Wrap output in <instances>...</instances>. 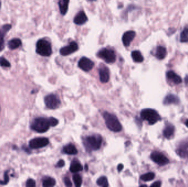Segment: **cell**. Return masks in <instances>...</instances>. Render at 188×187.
Instances as JSON below:
<instances>
[{
	"mask_svg": "<svg viewBox=\"0 0 188 187\" xmlns=\"http://www.w3.org/2000/svg\"><path fill=\"white\" fill-rule=\"evenodd\" d=\"M103 116L106 126L110 130L115 132H118L122 130V126L116 115L106 112L103 114Z\"/></svg>",
	"mask_w": 188,
	"mask_h": 187,
	"instance_id": "1",
	"label": "cell"
},
{
	"mask_svg": "<svg viewBox=\"0 0 188 187\" xmlns=\"http://www.w3.org/2000/svg\"><path fill=\"white\" fill-rule=\"evenodd\" d=\"M102 142V137L99 134H94L86 137L83 141L84 145L88 152L100 149Z\"/></svg>",
	"mask_w": 188,
	"mask_h": 187,
	"instance_id": "2",
	"label": "cell"
},
{
	"mask_svg": "<svg viewBox=\"0 0 188 187\" xmlns=\"http://www.w3.org/2000/svg\"><path fill=\"white\" fill-rule=\"evenodd\" d=\"M140 116L142 120L147 121L148 123L151 125L161 120V118L157 112L150 108L142 110L140 112Z\"/></svg>",
	"mask_w": 188,
	"mask_h": 187,
	"instance_id": "3",
	"label": "cell"
},
{
	"mask_svg": "<svg viewBox=\"0 0 188 187\" xmlns=\"http://www.w3.org/2000/svg\"><path fill=\"white\" fill-rule=\"evenodd\" d=\"M50 126L48 118L40 117L36 118L33 120L31 125V128L38 133H44L48 131Z\"/></svg>",
	"mask_w": 188,
	"mask_h": 187,
	"instance_id": "4",
	"label": "cell"
},
{
	"mask_svg": "<svg viewBox=\"0 0 188 187\" xmlns=\"http://www.w3.org/2000/svg\"><path fill=\"white\" fill-rule=\"evenodd\" d=\"M36 52L41 56H50L52 53L51 43L45 39H40L36 45Z\"/></svg>",
	"mask_w": 188,
	"mask_h": 187,
	"instance_id": "5",
	"label": "cell"
},
{
	"mask_svg": "<svg viewBox=\"0 0 188 187\" xmlns=\"http://www.w3.org/2000/svg\"><path fill=\"white\" fill-rule=\"evenodd\" d=\"M97 56L99 58L103 60L106 63L108 64L114 63L116 62V53L112 49L102 48L98 52Z\"/></svg>",
	"mask_w": 188,
	"mask_h": 187,
	"instance_id": "6",
	"label": "cell"
},
{
	"mask_svg": "<svg viewBox=\"0 0 188 187\" xmlns=\"http://www.w3.org/2000/svg\"><path fill=\"white\" fill-rule=\"evenodd\" d=\"M45 103L46 107L50 109H56L59 108L61 104L58 96L55 94H50L45 97Z\"/></svg>",
	"mask_w": 188,
	"mask_h": 187,
	"instance_id": "7",
	"label": "cell"
},
{
	"mask_svg": "<svg viewBox=\"0 0 188 187\" xmlns=\"http://www.w3.org/2000/svg\"><path fill=\"white\" fill-rule=\"evenodd\" d=\"M151 159L153 162L160 166H164L169 163V160L166 156L159 152H153L151 154Z\"/></svg>",
	"mask_w": 188,
	"mask_h": 187,
	"instance_id": "8",
	"label": "cell"
},
{
	"mask_svg": "<svg viewBox=\"0 0 188 187\" xmlns=\"http://www.w3.org/2000/svg\"><path fill=\"white\" fill-rule=\"evenodd\" d=\"M49 143V140L45 137L35 138L30 140L29 142V147L32 149H40L46 147Z\"/></svg>",
	"mask_w": 188,
	"mask_h": 187,
	"instance_id": "9",
	"label": "cell"
},
{
	"mask_svg": "<svg viewBox=\"0 0 188 187\" xmlns=\"http://www.w3.org/2000/svg\"><path fill=\"white\" fill-rule=\"evenodd\" d=\"M176 152L180 158H188V138L180 142L176 149Z\"/></svg>",
	"mask_w": 188,
	"mask_h": 187,
	"instance_id": "10",
	"label": "cell"
},
{
	"mask_svg": "<svg viewBox=\"0 0 188 187\" xmlns=\"http://www.w3.org/2000/svg\"><path fill=\"white\" fill-rule=\"evenodd\" d=\"M99 73L100 80L101 82L105 83L109 81L110 78V72L108 67H106L104 64H100L99 69Z\"/></svg>",
	"mask_w": 188,
	"mask_h": 187,
	"instance_id": "11",
	"label": "cell"
},
{
	"mask_svg": "<svg viewBox=\"0 0 188 187\" xmlns=\"http://www.w3.org/2000/svg\"><path fill=\"white\" fill-rule=\"evenodd\" d=\"M78 49L79 46L78 43L75 41H72L70 43L69 45L61 48L59 50V53L63 56H66L78 51Z\"/></svg>",
	"mask_w": 188,
	"mask_h": 187,
	"instance_id": "12",
	"label": "cell"
},
{
	"mask_svg": "<svg viewBox=\"0 0 188 187\" xmlns=\"http://www.w3.org/2000/svg\"><path fill=\"white\" fill-rule=\"evenodd\" d=\"M94 63L91 59L83 57L78 62V67L85 72H88L94 68Z\"/></svg>",
	"mask_w": 188,
	"mask_h": 187,
	"instance_id": "13",
	"label": "cell"
},
{
	"mask_svg": "<svg viewBox=\"0 0 188 187\" xmlns=\"http://www.w3.org/2000/svg\"><path fill=\"white\" fill-rule=\"evenodd\" d=\"M136 35V32L134 31L130 30L125 32L122 37V42L124 46L128 47L134 40Z\"/></svg>",
	"mask_w": 188,
	"mask_h": 187,
	"instance_id": "14",
	"label": "cell"
},
{
	"mask_svg": "<svg viewBox=\"0 0 188 187\" xmlns=\"http://www.w3.org/2000/svg\"><path fill=\"white\" fill-rule=\"evenodd\" d=\"M12 28L11 24H5L0 28V51H2L5 47L4 38L6 33Z\"/></svg>",
	"mask_w": 188,
	"mask_h": 187,
	"instance_id": "15",
	"label": "cell"
},
{
	"mask_svg": "<svg viewBox=\"0 0 188 187\" xmlns=\"http://www.w3.org/2000/svg\"><path fill=\"white\" fill-rule=\"evenodd\" d=\"M88 20V18L86 14L84 11H81L75 16L74 19V23L78 25H81L85 24Z\"/></svg>",
	"mask_w": 188,
	"mask_h": 187,
	"instance_id": "16",
	"label": "cell"
},
{
	"mask_svg": "<svg viewBox=\"0 0 188 187\" xmlns=\"http://www.w3.org/2000/svg\"><path fill=\"white\" fill-rule=\"evenodd\" d=\"M166 76L169 80L171 81L175 85H178L182 82V79L181 77L172 70L167 72Z\"/></svg>",
	"mask_w": 188,
	"mask_h": 187,
	"instance_id": "17",
	"label": "cell"
},
{
	"mask_svg": "<svg viewBox=\"0 0 188 187\" xmlns=\"http://www.w3.org/2000/svg\"><path fill=\"white\" fill-rule=\"evenodd\" d=\"M179 103H180V99L179 98V97L173 94H167L164 100V105L178 104H179Z\"/></svg>",
	"mask_w": 188,
	"mask_h": 187,
	"instance_id": "18",
	"label": "cell"
},
{
	"mask_svg": "<svg viewBox=\"0 0 188 187\" xmlns=\"http://www.w3.org/2000/svg\"><path fill=\"white\" fill-rule=\"evenodd\" d=\"M175 126L171 123H167L164 130L163 131V134L165 138L167 139L171 138L175 134Z\"/></svg>",
	"mask_w": 188,
	"mask_h": 187,
	"instance_id": "19",
	"label": "cell"
},
{
	"mask_svg": "<svg viewBox=\"0 0 188 187\" xmlns=\"http://www.w3.org/2000/svg\"><path fill=\"white\" fill-rule=\"evenodd\" d=\"M22 45V41L18 38H14L9 41L8 42V48L11 50H16Z\"/></svg>",
	"mask_w": 188,
	"mask_h": 187,
	"instance_id": "20",
	"label": "cell"
},
{
	"mask_svg": "<svg viewBox=\"0 0 188 187\" xmlns=\"http://www.w3.org/2000/svg\"><path fill=\"white\" fill-rule=\"evenodd\" d=\"M167 55L166 49L164 47L160 46L156 48L155 57L159 60L164 59Z\"/></svg>",
	"mask_w": 188,
	"mask_h": 187,
	"instance_id": "21",
	"label": "cell"
},
{
	"mask_svg": "<svg viewBox=\"0 0 188 187\" xmlns=\"http://www.w3.org/2000/svg\"><path fill=\"white\" fill-rule=\"evenodd\" d=\"M69 3L70 1L67 0H61L58 2L60 12L63 16L65 15L67 12Z\"/></svg>",
	"mask_w": 188,
	"mask_h": 187,
	"instance_id": "22",
	"label": "cell"
},
{
	"mask_svg": "<svg viewBox=\"0 0 188 187\" xmlns=\"http://www.w3.org/2000/svg\"><path fill=\"white\" fill-rule=\"evenodd\" d=\"M82 170L83 166L78 161H73L70 166V171L71 172L77 173L79 171H82Z\"/></svg>",
	"mask_w": 188,
	"mask_h": 187,
	"instance_id": "23",
	"label": "cell"
},
{
	"mask_svg": "<svg viewBox=\"0 0 188 187\" xmlns=\"http://www.w3.org/2000/svg\"><path fill=\"white\" fill-rule=\"evenodd\" d=\"M63 152L68 155H75L78 153L77 148L72 144H69L63 147Z\"/></svg>",
	"mask_w": 188,
	"mask_h": 187,
	"instance_id": "24",
	"label": "cell"
},
{
	"mask_svg": "<svg viewBox=\"0 0 188 187\" xmlns=\"http://www.w3.org/2000/svg\"><path fill=\"white\" fill-rule=\"evenodd\" d=\"M132 57L133 61L136 63H142L144 61V57L140 51L135 50L132 52Z\"/></svg>",
	"mask_w": 188,
	"mask_h": 187,
	"instance_id": "25",
	"label": "cell"
},
{
	"mask_svg": "<svg viewBox=\"0 0 188 187\" xmlns=\"http://www.w3.org/2000/svg\"><path fill=\"white\" fill-rule=\"evenodd\" d=\"M56 185V181L55 179L48 177L44 179L43 182V187H54Z\"/></svg>",
	"mask_w": 188,
	"mask_h": 187,
	"instance_id": "26",
	"label": "cell"
},
{
	"mask_svg": "<svg viewBox=\"0 0 188 187\" xmlns=\"http://www.w3.org/2000/svg\"><path fill=\"white\" fill-rule=\"evenodd\" d=\"M155 177V174L153 172H148L144 174H142V176L140 177V178L143 181L148 182L153 180Z\"/></svg>",
	"mask_w": 188,
	"mask_h": 187,
	"instance_id": "27",
	"label": "cell"
},
{
	"mask_svg": "<svg viewBox=\"0 0 188 187\" xmlns=\"http://www.w3.org/2000/svg\"><path fill=\"white\" fill-rule=\"evenodd\" d=\"M180 41L182 42H188V27L183 29L180 35Z\"/></svg>",
	"mask_w": 188,
	"mask_h": 187,
	"instance_id": "28",
	"label": "cell"
},
{
	"mask_svg": "<svg viewBox=\"0 0 188 187\" xmlns=\"http://www.w3.org/2000/svg\"><path fill=\"white\" fill-rule=\"evenodd\" d=\"M97 184L101 187H108V182L107 178L105 176L101 177L97 181Z\"/></svg>",
	"mask_w": 188,
	"mask_h": 187,
	"instance_id": "29",
	"label": "cell"
},
{
	"mask_svg": "<svg viewBox=\"0 0 188 187\" xmlns=\"http://www.w3.org/2000/svg\"><path fill=\"white\" fill-rule=\"evenodd\" d=\"M73 181L76 187H81V185L82 183V178L81 176L78 174H75L73 176Z\"/></svg>",
	"mask_w": 188,
	"mask_h": 187,
	"instance_id": "30",
	"label": "cell"
},
{
	"mask_svg": "<svg viewBox=\"0 0 188 187\" xmlns=\"http://www.w3.org/2000/svg\"><path fill=\"white\" fill-rule=\"evenodd\" d=\"M0 65L1 67L9 68L11 67V63L3 57H0Z\"/></svg>",
	"mask_w": 188,
	"mask_h": 187,
	"instance_id": "31",
	"label": "cell"
},
{
	"mask_svg": "<svg viewBox=\"0 0 188 187\" xmlns=\"http://www.w3.org/2000/svg\"><path fill=\"white\" fill-rule=\"evenodd\" d=\"M49 121H50V126L54 127V126H56L58 125V120L56 119V118H53V117H50V118H48Z\"/></svg>",
	"mask_w": 188,
	"mask_h": 187,
	"instance_id": "32",
	"label": "cell"
},
{
	"mask_svg": "<svg viewBox=\"0 0 188 187\" xmlns=\"http://www.w3.org/2000/svg\"><path fill=\"white\" fill-rule=\"evenodd\" d=\"M26 187H36V182L33 179H29L26 183Z\"/></svg>",
	"mask_w": 188,
	"mask_h": 187,
	"instance_id": "33",
	"label": "cell"
},
{
	"mask_svg": "<svg viewBox=\"0 0 188 187\" xmlns=\"http://www.w3.org/2000/svg\"><path fill=\"white\" fill-rule=\"evenodd\" d=\"M9 182V176H8V171L6 172L5 174V179L3 181H0V184L2 185H5L8 183Z\"/></svg>",
	"mask_w": 188,
	"mask_h": 187,
	"instance_id": "34",
	"label": "cell"
},
{
	"mask_svg": "<svg viewBox=\"0 0 188 187\" xmlns=\"http://www.w3.org/2000/svg\"><path fill=\"white\" fill-rule=\"evenodd\" d=\"M64 182H65V184L66 187H72V182L70 181V179L68 177H65V178H64Z\"/></svg>",
	"mask_w": 188,
	"mask_h": 187,
	"instance_id": "35",
	"label": "cell"
},
{
	"mask_svg": "<svg viewBox=\"0 0 188 187\" xmlns=\"http://www.w3.org/2000/svg\"><path fill=\"white\" fill-rule=\"evenodd\" d=\"M65 161L63 160H60L57 163L56 167H57L61 168V167H62L65 166Z\"/></svg>",
	"mask_w": 188,
	"mask_h": 187,
	"instance_id": "36",
	"label": "cell"
},
{
	"mask_svg": "<svg viewBox=\"0 0 188 187\" xmlns=\"http://www.w3.org/2000/svg\"><path fill=\"white\" fill-rule=\"evenodd\" d=\"M161 181H156L154 182L153 184L151 185L150 187H161Z\"/></svg>",
	"mask_w": 188,
	"mask_h": 187,
	"instance_id": "37",
	"label": "cell"
},
{
	"mask_svg": "<svg viewBox=\"0 0 188 187\" xmlns=\"http://www.w3.org/2000/svg\"><path fill=\"white\" fill-rule=\"evenodd\" d=\"M124 166L123 164H122V163H120V164H119L118 165V171L119 172H120V171H122V170H123V168Z\"/></svg>",
	"mask_w": 188,
	"mask_h": 187,
	"instance_id": "38",
	"label": "cell"
},
{
	"mask_svg": "<svg viewBox=\"0 0 188 187\" xmlns=\"http://www.w3.org/2000/svg\"><path fill=\"white\" fill-rule=\"evenodd\" d=\"M186 123V126L187 127H188V119L186 121V123Z\"/></svg>",
	"mask_w": 188,
	"mask_h": 187,
	"instance_id": "39",
	"label": "cell"
},
{
	"mask_svg": "<svg viewBox=\"0 0 188 187\" xmlns=\"http://www.w3.org/2000/svg\"><path fill=\"white\" fill-rule=\"evenodd\" d=\"M139 187H148V186L146 185H141Z\"/></svg>",
	"mask_w": 188,
	"mask_h": 187,
	"instance_id": "40",
	"label": "cell"
},
{
	"mask_svg": "<svg viewBox=\"0 0 188 187\" xmlns=\"http://www.w3.org/2000/svg\"><path fill=\"white\" fill-rule=\"evenodd\" d=\"M85 167H86V170H88V166L87 165H85Z\"/></svg>",
	"mask_w": 188,
	"mask_h": 187,
	"instance_id": "41",
	"label": "cell"
},
{
	"mask_svg": "<svg viewBox=\"0 0 188 187\" xmlns=\"http://www.w3.org/2000/svg\"><path fill=\"white\" fill-rule=\"evenodd\" d=\"M1 2L0 1V8H1Z\"/></svg>",
	"mask_w": 188,
	"mask_h": 187,
	"instance_id": "42",
	"label": "cell"
},
{
	"mask_svg": "<svg viewBox=\"0 0 188 187\" xmlns=\"http://www.w3.org/2000/svg\"><path fill=\"white\" fill-rule=\"evenodd\" d=\"M0 112H1V107H0Z\"/></svg>",
	"mask_w": 188,
	"mask_h": 187,
	"instance_id": "43",
	"label": "cell"
}]
</instances>
